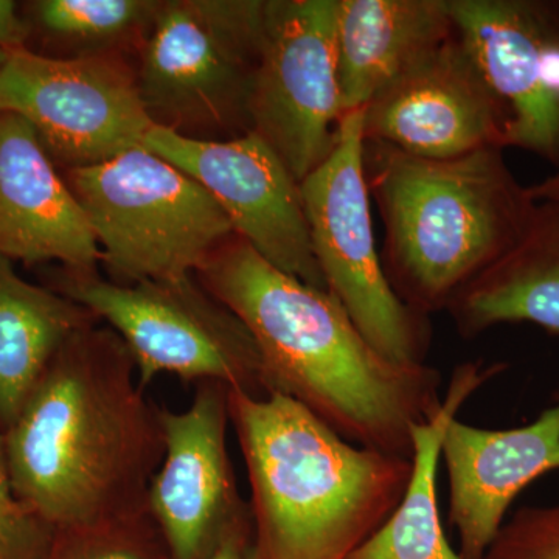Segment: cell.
I'll return each instance as SVG.
<instances>
[{"label": "cell", "instance_id": "cell-1", "mask_svg": "<svg viewBox=\"0 0 559 559\" xmlns=\"http://www.w3.org/2000/svg\"><path fill=\"white\" fill-rule=\"evenodd\" d=\"M194 275L252 334L271 395L297 401L349 443L412 459V429L443 403L439 370L382 355L329 290L272 266L237 234Z\"/></svg>", "mask_w": 559, "mask_h": 559}, {"label": "cell", "instance_id": "cell-2", "mask_svg": "<svg viewBox=\"0 0 559 559\" xmlns=\"http://www.w3.org/2000/svg\"><path fill=\"white\" fill-rule=\"evenodd\" d=\"M145 390L116 331H76L2 432L25 509L53 532L146 509L165 440Z\"/></svg>", "mask_w": 559, "mask_h": 559}, {"label": "cell", "instance_id": "cell-3", "mask_svg": "<svg viewBox=\"0 0 559 559\" xmlns=\"http://www.w3.org/2000/svg\"><path fill=\"white\" fill-rule=\"evenodd\" d=\"M253 559H348L399 507L412 459L342 439L288 396L230 390Z\"/></svg>", "mask_w": 559, "mask_h": 559}, {"label": "cell", "instance_id": "cell-4", "mask_svg": "<svg viewBox=\"0 0 559 559\" xmlns=\"http://www.w3.org/2000/svg\"><path fill=\"white\" fill-rule=\"evenodd\" d=\"M385 277L411 310L430 318L514 245L536 209L503 150L429 159L364 139Z\"/></svg>", "mask_w": 559, "mask_h": 559}, {"label": "cell", "instance_id": "cell-5", "mask_svg": "<svg viewBox=\"0 0 559 559\" xmlns=\"http://www.w3.org/2000/svg\"><path fill=\"white\" fill-rule=\"evenodd\" d=\"M266 0H164L138 51V83L154 128L223 142L250 132Z\"/></svg>", "mask_w": 559, "mask_h": 559}, {"label": "cell", "instance_id": "cell-6", "mask_svg": "<svg viewBox=\"0 0 559 559\" xmlns=\"http://www.w3.org/2000/svg\"><path fill=\"white\" fill-rule=\"evenodd\" d=\"M64 179L102 250L108 280L134 285L193 275L235 234L198 180L145 146Z\"/></svg>", "mask_w": 559, "mask_h": 559}, {"label": "cell", "instance_id": "cell-7", "mask_svg": "<svg viewBox=\"0 0 559 559\" xmlns=\"http://www.w3.org/2000/svg\"><path fill=\"white\" fill-rule=\"evenodd\" d=\"M57 293L119 334L143 389L159 374H175L186 382L215 381L249 395H271L252 334L194 274L119 285L98 272L62 267Z\"/></svg>", "mask_w": 559, "mask_h": 559}, {"label": "cell", "instance_id": "cell-8", "mask_svg": "<svg viewBox=\"0 0 559 559\" xmlns=\"http://www.w3.org/2000/svg\"><path fill=\"white\" fill-rule=\"evenodd\" d=\"M362 120L364 108L345 112L336 146L301 180L312 252L326 290L378 352L396 362L426 364L429 318L396 296L374 241Z\"/></svg>", "mask_w": 559, "mask_h": 559}, {"label": "cell", "instance_id": "cell-9", "mask_svg": "<svg viewBox=\"0 0 559 559\" xmlns=\"http://www.w3.org/2000/svg\"><path fill=\"white\" fill-rule=\"evenodd\" d=\"M0 112L27 120L57 167H94L143 145L153 124L131 57L51 58L22 49L0 70Z\"/></svg>", "mask_w": 559, "mask_h": 559}, {"label": "cell", "instance_id": "cell-10", "mask_svg": "<svg viewBox=\"0 0 559 559\" xmlns=\"http://www.w3.org/2000/svg\"><path fill=\"white\" fill-rule=\"evenodd\" d=\"M340 0H266L263 50L250 98V132L307 179L340 139Z\"/></svg>", "mask_w": 559, "mask_h": 559}, {"label": "cell", "instance_id": "cell-11", "mask_svg": "<svg viewBox=\"0 0 559 559\" xmlns=\"http://www.w3.org/2000/svg\"><path fill=\"white\" fill-rule=\"evenodd\" d=\"M229 393L221 382H198L186 411H160L165 454L146 509L171 559H209L231 536L253 532L227 444Z\"/></svg>", "mask_w": 559, "mask_h": 559}, {"label": "cell", "instance_id": "cell-12", "mask_svg": "<svg viewBox=\"0 0 559 559\" xmlns=\"http://www.w3.org/2000/svg\"><path fill=\"white\" fill-rule=\"evenodd\" d=\"M142 146L198 180L235 234L267 263L326 290L312 252L300 182L259 135L204 142L153 127Z\"/></svg>", "mask_w": 559, "mask_h": 559}, {"label": "cell", "instance_id": "cell-13", "mask_svg": "<svg viewBox=\"0 0 559 559\" xmlns=\"http://www.w3.org/2000/svg\"><path fill=\"white\" fill-rule=\"evenodd\" d=\"M455 32L507 112L506 148L559 168V3L451 0Z\"/></svg>", "mask_w": 559, "mask_h": 559}, {"label": "cell", "instance_id": "cell-14", "mask_svg": "<svg viewBox=\"0 0 559 559\" xmlns=\"http://www.w3.org/2000/svg\"><path fill=\"white\" fill-rule=\"evenodd\" d=\"M506 109L457 32L364 108V139L429 159L506 150Z\"/></svg>", "mask_w": 559, "mask_h": 559}, {"label": "cell", "instance_id": "cell-15", "mask_svg": "<svg viewBox=\"0 0 559 559\" xmlns=\"http://www.w3.org/2000/svg\"><path fill=\"white\" fill-rule=\"evenodd\" d=\"M450 479V521L463 559H484L511 503L559 469V392L530 425L481 429L454 418L441 441Z\"/></svg>", "mask_w": 559, "mask_h": 559}, {"label": "cell", "instance_id": "cell-16", "mask_svg": "<svg viewBox=\"0 0 559 559\" xmlns=\"http://www.w3.org/2000/svg\"><path fill=\"white\" fill-rule=\"evenodd\" d=\"M0 257L98 272L86 213L27 120L0 112Z\"/></svg>", "mask_w": 559, "mask_h": 559}, {"label": "cell", "instance_id": "cell-17", "mask_svg": "<svg viewBox=\"0 0 559 559\" xmlns=\"http://www.w3.org/2000/svg\"><path fill=\"white\" fill-rule=\"evenodd\" d=\"M455 35L451 0H340L342 108L362 109Z\"/></svg>", "mask_w": 559, "mask_h": 559}, {"label": "cell", "instance_id": "cell-18", "mask_svg": "<svg viewBox=\"0 0 559 559\" xmlns=\"http://www.w3.org/2000/svg\"><path fill=\"white\" fill-rule=\"evenodd\" d=\"M447 311L468 340L502 323H535L559 336V202H536L520 240L460 290Z\"/></svg>", "mask_w": 559, "mask_h": 559}, {"label": "cell", "instance_id": "cell-19", "mask_svg": "<svg viewBox=\"0 0 559 559\" xmlns=\"http://www.w3.org/2000/svg\"><path fill=\"white\" fill-rule=\"evenodd\" d=\"M502 370V364L484 362H465L454 370L440 411L412 429V476L403 499L348 559H463L452 549L441 522L437 489L441 441L466 401Z\"/></svg>", "mask_w": 559, "mask_h": 559}, {"label": "cell", "instance_id": "cell-20", "mask_svg": "<svg viewBox=\"0 0 559 559\" xmlns=\"http://www.w3.org/2000/svg\"><path fill=\"white\" fill-rule=\"evenodd\" d=\"M98 319L57 290L25 282L0 257V428L7 430L38 388L51 360Z\"/></svg>", "mask_w": 559, "mask_h": 559}, {"label": "cell", "instance_id": "cell-21", "mask_svg": "<svg viewBox=\"0 0 559 559\" xmlns=\"http://www.w3.org/2000/svg\"><path fill=\"white\" fill-rule=\"evenodd\" d=\"M164 0H38L33 22L60 49L55 58H138Z\"/></svg>", "mask_w": 559, "mask_h": 559}, {"label": "cell", "instance_id": "cell-22", "mask_svg": "<svg viewBox=\"0 0 559 559\" xmlns=\"http://www.w3.org/2000/svg\"><path fill=\"white\" fill-rule=\"evenodd\" d=\"M46 559H171L148 509L55 530Z\"/></svg>", "mask_w": 559, "mask_h": 559}, {"label": "cell", "instance_id": "cell-23", "mask_svg": "<svg viewBox=\"0 0 559 559\" xmlns=\"http://www.w3.org/2000/svg\"><path fill=\"white\" fill-rule=\"evenodd\" d=\"M484 559H559V503L518 510Z\"/></svg>", "mask_w": 559, "mask_h": 559}, {"label": "cell", "instance_id": "cell-24", "mask_svg": "<svg viewBox=\"0 0 559 559\" xmlns=\"http://www.w3.org/2000/svg\"><path fill=\"white\" fill-rule=\"evenodd\" d=\"M53 533L17 499L0 433V559H46Z\"/></svg>", "mask_w": 559, "mask_h": 559}, {"label": "cell", "instance_id": "cell-25", "mask_svg": "<svg viewBox=\"0 0 559 559\" xmlns=\"http://www.w3.org/2000/svg\"><path fill=\"white\" fill-rule=\"evenodd\" d=\"M31 35V22L21 16L17 3L0 0V49L7 53L27 49Z\"/></svg>", "mask_w": 559, "mask_h": 559}, {"label": "cell", "instance_id": "cell-26", "mask_svg": "<svg viewBox=\"0 0 559 559\" xmlns=\"http://www.w3.org/2000/svg\"><path fill=\"white\" fill-rule=\"evenodd\" d=\"M209 559H253V532L231 536Z\"/></svg>", "mask_w": 559, "mask_h": 559}, {"label": "cell", "instance_id": "cell-27", "mask_svg": "<svg viewBox=\"0 0 559 559\" xmlns=\"http://www.w3.org/2000/svg\"><path fill=\"white\" fill-rule=\"evenodd\" d=\"M528 193L535 202H559V168L549 178L528 187Z\"/></svg>", "mask_w": 559, "mask_h": 559}, {"label": "cell", "instance_id": "cell-28", "mask_svg": "<svg viewBox=\"0 0 559 559\" xmlns=\"http://www.w3.org/2000/svg\"><path fill=\"white\" fill-rule=\"evenodd\" d=\"M7 58H9V53L0 49V70H2L3 64H5Z\"/></svg>", "mask_w": 559, "mask_h": 559}]
</instances>
